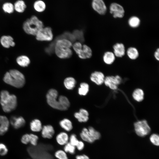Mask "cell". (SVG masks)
I'll list each match as a JSON object with an SVG mask.
<instances>
[{
  "label": "cell",
  "instance_id": "obj_13",
  "mask_svg": "<svg viewBox=\"0 0 159 159\" xmlns=\"http://www.w3.org/2000/svg\"><path fill=\"white\" fill-rule=\"evenodd\" d=\"M113 52L116 57L122 58L126 54V49L124 44L120 42L115 44L112 47Z\"/></svg>",
  "mask_w": 159,
  "mask_h": 159
},
{
  "label": "cell",
  "instance_id": "obj_26",
  "mask_svg": "<svg viewBox=\"0 0 159 159\" xmlns=\"http://www.w3.org/2000/svg\"><path fill=\"white\" fill-rule=\"evenodd\" d=\"M76 83L75 79L71 77H67L64 81V84L65 87L68 90H72L75 87Z\"/></svg>",
  "mask_w": 159,
  "mask_h": 159
},
{
  "label": "cell",
  "instance_id": "obj_8",
  "mask_svg": "<svg viewBox=\"0 0 159 159\" xmlns=\"http://www.w3.org/2000/svg\"><path fill=\"white\" fill-rule=\"evenodd\" d=\"M134 127L136 133L140 137H144L148 135L151 131L150 127L145 120L136 122L134 124Z\"/></svg>",
  "mask_w": 159,
  "mask_h": 159
},
{
  "label": "cell",
  "instance_id": "obj_40",
  "mask_svg": "<svg viewBox=\"0 0 159 159\" xmlns=\"http://www.w3.org/2000/svg\"><path fill=\"white\" fill-rule=\"evenodd\" d=\"M29 134H26L23 135L21 139V143L24 144H27L29 143Z\"/></svg>",
  "mask_w": 159,
  "mask_h": 159
},
{
  "label": "cell",
  "instance_id": "obj_22",
  "mask_svg": "<svg viewBox=\"0 0 159 159\" xmlns=\"http://www.w3.org/2000/svg\"><path fill=\"white\" fill-rule=\"evenodd\" d=\"M126 54L131 60H135L138 58L139 53L138 49L134 47H130L126 50Z\"/></svg>",
  "mask_w": 159,
  "mask_h": 159
},
{
  "label": "cell",
  "instance_id": "obj_27",
  "mask_svg": "<svg viewBox=\"0 0 159 159\" xmlns=\"http://www.w3.org/2000/svg\"><path fill=\"white\" fill-rule=\"evenodd\" d=\"M60 127L67 132L71 131L73 128L72 124L71 121L67 118H64L60 121L59 122Z\"/></svg>",
  "mask_w": 159,
  "mask_h": 159
},
{
  "label": "cell",
  "instance_id": "obj_42",
  "mask_svg": "<svg viewBox=\"0 0 159 159\" xmlns=\"http://www.w3.org/2000/svg\"><path fill=\"white\" fill-rule=\"evenodd\" d=\"M76 159H90L89 157L85 154L77 155L75 157Z\"/></svg>",
  "mask_w": 159,
  "mask_h": 159
},
{
  "label": "cell",
  "instance_id": "obj_19",
  "mask_svg": "<svg viewBox=\"0 0 159 159\" xmlns=\"http://www.w3.org/2000/svg\"><path fill=\"white\" fill-rule=\"evenodd\" d=\"M10 122L15 129H18L24 126L25 121L21 116L18 117L13 116L10 120Z\"/></svg>",
  "mask_w": 159,
  "mask_h": 159
},
{
  "label": "cell",
  "instance_id": "obj_5",
  "mask_svg": "<svg viewBox=\"0 0 159 159\" xmlns=\"http://www.w3.org/2000/svg\"><path fill=\"white\" fill-rule=\"evenodd\" d=\"M72 47L79 57L82 59H89L92 56V52L91 48L86 44H82L80 42H74Z\"/></svg>",
  "mask_w": 159,
  "mask_h": 159
},
{
  "label": "cell",
  "instance_id": "obj_7",
  "mask_svg": "<svg viewBox=\"0 0 159 159\" xmlns=\"http://www.w3.org/2000/svg\"><path fill=\"white\" fill-rule=\"evenodd\" d=\"M58 95L57 91L54 89L49 90L47 94V101L48 104L52 108L62 111L59 101L57 99Z\"/></svg>",
  "mask_w": 159,
  "mask_h": 159
},
{
  "label": "cell",
  "instance_id": "obj_16",
  "mask_svg": "<svg viewBox=\"0 0 159 159\" xmlns=\"http://www.w3.org/2000/svg\"><path fill=\"white\" fill-rule=\"evenodd\" d=\"M41 131L42 137L45 139H52L55 134L53 127L49 125L44 126Z\"/></svg>",
  "mask_w": 159,
  "mask_h": 159
},
{
  "label": "cell",
  "instance_id": "obj_28",
  "mask_svg": "<svg viewBox=\"0 0 159 159\" xmlns=\"http://www.w3.org/2000/svg\"><path fill=\"white\" fill-rule=\"evenodd\" d=\"M141 21L140 19L137 16H132L130 17L128 21L129 26L132 28H136L140 25Z\"/></svg>",
  "mask_w": 159,
  "mask_h": 159
},
{
  "label": "cell",
  "instance_id": "obj_9",
  "mask_svg": "<svg viewBox=\"0 0 159 159\" xmlns=\"http://www.w3.org/2000/svg\"><path fill=\"white\" fill-rule=\"evenodd\" d=\"M37 40L39 41H52L53 38V34L51 28L44 26L41 29L36 35Z\"/></svg>",
  "mask_w": 159,
  "mask_h": 159
},
{
  "label": "cell",
  "instance_id": "obj_15",
  "mask_svg": "<svg viewBox=\"0 0 159 159\" xmlns=\"http://www.w3.org/2000/svg\"><path fill=\"white\" fill-rule=\"evenodd\" d=\"M105 77L102 72L95 71L91 73L90 79L92 81L97 85H100L104 83Z\"/></svg>",
  "mask_w": 159,
  "mask_h": 159
},
{
  "label": "cell",
  "instance_id": "obj_35",
  "mask_svg": "<svg viewBox=\"0 0 159 159\" xmlns=\"http://www.w3.org/2000/svg\"><path fill=\"white\" fill-rule=\"evenodd\" d=\"M54 156L57 159H69L67 153L62 150L59 149L56 151Z\"/></svg>",
  "mask_w": 159,
  "mask_h": 159
},
{
  "label": "cell",
  "instance_id": "obj_36",
  "mask_svg": "<svg viewBox=\"0 0 159 159\" xmlns=\"http://www.w3.org/2000/svg\"><path fill=\"white\" fill-rule=\"evenodd\" d=\"M150 140L153 145L158 146L159 145V136L156 134H153L150 137Z\"/></svg>",
  "mask_w": 159,
  "mask_h": 159
},
{
  "label": "cell",
  "instance_id": "obj_21",
  "mask_svg": "<svg viewBox=\"0 0 159 159\" xmlns=\"http://www.w3.org/2000/svg\"><path fill=\"white\" fill-rule=\"evenodd\" d=\"M69 137L66 132H62L58 134L56 137L57 144L61 146L64 145L69 141Z\"/></svg>",
  "mask_w": 159,
  "mask_h": 159
},
{
  "label": "cell",
  "instance_id": "obj_10",
  "mask_svg": "<svg viewBox=\"0 0 159 159\" xmlns=\"http://www.w3.org/2000/svg\"><path fill=\"white\" fill-rule=\"evenodd\" d=\"M110 12L115 18H122L125 15V11L123 7L116 3H112L110 6Z\"/></svg>",
  "mask_w": 159,
  "mask_h": 159
},
{
  "label": "cell",
  "instance_id": "obj_29",
  "mask_svg": "<svg viewBox=\"0 0 159 159\" xmlns=\"http://www.w3.org/2000/svg\"><path fill=\"white\" fill-rule=\"evenodd\" d=\"M62 111L67 110L70 106V103L68 98L63 95L60 96L58 98Z\"/></svg>",
  "mask_w": 159,
  "mask_h": 159
},
{
  "label": "cell",
  "instance_id": "obj_31",
  "mask_svg": "<svg viewBox=\"0 0 159 159\" xmlns=\"http://www.w3.org/2000/svg\"><path fill=\"white\" fill-rule=\"evenodd\" d=\"M33 7L36 11L39 12H41L45 10L46 6L43 1L41 0H38L34 2Z\"/></svg>",
  "mask_w": 159,
  "mask_h": 159
},
{
  "label": "cell",
  "instance_id": "obj_39",
  "mask_svg": "<svg viewBox=\"0 0 159 159\" xmlns=\"http://www.w3.org/2000/svg\"><path fill=\"white\" fill-rule=\"evenodd\" d=\"M8 152V149L4 144L0 143V155L4 156L6 155Z\"/></svg>",
  "mask_w": 159,
  "mask_h": 159
},
{
  "label": "cell",
  "instance_id": "obj_1",
  "mask_svg": "<svg viewBox=\"0 0 159 159\" xmlns=\"http://www.w3.org/2000/svg\"><path fill=\"white\" fill-rule=\"evenodd\" d=\"M72 43L65 38L58 39L55 42L54 51L56 55L61 59H67L71 57L73 54L71 49Z\"/></svg>",
  "mask_w": 159,
  "mask_h": 159
},
{
  "label": "cell",
  "instance_id": "obj_20",
  "mask_svg": "<svg viewBox=\"0 0 159 159\" xmlns=\"http://www.w3.org/2000/svg\"><path fill=\"white\" fill-rule=\"evenodd\" d=\"M116 58L113 52L107 51L104 53L102 57V59L103 62L105 64L110 65L114 62Z\"/></svg>",
  "mask_w": 159,
  "mask_h": 159
},
{
  "label": "cell",
  "instance_id": "obj_43",
  "mask_svg": "<svg viewBox=\"0 0 159 159\" xmlns=\"http://www.w3.org/2000/svg\"><path fill=\"white\" fill-rule=\"evenodd\" d=\"M154 56L155 59L158 61L159 60V48H157L154 53Z\"/></svg>",
  "mask_w": 159,
  "mask_h": 159
},
{
  "label": "cell",
  "instance_id": "obj_37",
  "mask_svg": "<svg viewBox=\"0 0 159 159\" xmlns=\"http://www.w3.org/2000/svg\"><path fill=\"white\" fill-rule=\"evenodd\" d=\"M29 135V143L34 146L37 145L39 139L37 135L33 134H30Z\"/></svg>",
  "mask_w": 159,
  "mask_h": 159
},
{
  "label": "cell",
  "instance_id": "obj_3",
  "mask_svg": "<svg viewBox=\"0 0 159 159\" xmlns=\"http://www.w3.org/2000/svg\"><path fill=\"white\" fill-rule=\"evenodd\" d=\"M0 97V103L4 112L9 113L16 109L17 99L15 95L10 94L7 91L3 90L1 92Z\"/></svg>",
  "mask_w": 159,
  "mask_h": 159
},
{
  "label": "cell",
  "instance_id": "obj_11",
  "mask_svg": "<svg viewBox=\"0 0 159 159\" xmlns=\"http://www.w3.org/2000/svg\"><path fill=\"white\" fill-rule=\"evenodd\" d=\"M121 81V78L119 75L109 76L105 77L104 83L111 89L116 90Z\"/></svg>",
  "mask_w": 159,
  "mask_h": 159
},
{
  "label": "cell",
  "instance_id": "obj_12",
  "mask_svg": "<svg viewBox=\"0 0 159 159\" xmlns=\"http://www.w3.org/2000/svg\"><path fill=\"white\" fill-rule=\"evenodd\" d=\"M92 7L93 9L101 15H105L107 11V8L103 0H92Z\"/></svg>",
  "mask_w": 159,
  "mask_h": 159
},
{
  "label": "cell",
  "instance_id": "obj_32",
  "mask_svg": "<svg viewBox=\"0 0 159 159\" xmlns=\"http://www.w3.org/2000/svg\"><path fill=\"white\" fill-rule=\"evenodd\" d=\"M89 89V85L83 82L80 83V87L78 89V93L80 95L85 96L88 93Z\"/></svg>",
  "mask_w": 159,
  "mask_h": 159
},
{
  "label": "cell",
  "instance_id": "obj_2",
  "mask_svg": "<svg viewBox=\"0 0 159 159\" xmlns=\"http://www.w3.org/2000/svg\"><path fill=\"white\" fill-rule=\"evenodd\" d=\"M3 80L6 83L17 88H22L25 83L24 75L15 69L7 72L4 75Z\"/></svg>",
  "mask_w": 159,
  "mask_h": 159
},
{
  "label": "cell",
  "instance_id": "obj_33",
  "mask_svg": "<svg viewBox=\"0 0 159 159\" xmlns=\"http://www.w3.org/2000/svg\"><path fill=\"white\" fill-rule=\"evenodd\" d=\"M2 9L5 13L9 14L12 13L14 10V4L8 2L3 4Z\"/></svg>",
  "mask_w": 159,
  "mask_h": 159
},
{
  "label": "cell",
  "instance_id": "obj_38",
  "mask_svg": "<svg viewBox=\"0 0 159 159\" xmlns=\"http://www.w3.org/2000/svg\"><path fill=\"white\" fill-rule=\"evenodd\" d=\"M79 140L77 138V135L74 134H72L69 137V142L76 147Z\"/></svg>",
  "mask_w": 159,
  "mask_h": 159
},
{
  "label": "cell",
  "instance_id": "obj_25",
  "mask_svg": "<svg viewBox=\"0 0 159 159\" xmlns=\"http://www.w3.org/2000/svg\"><path fill=\"white\" fill-rule=\"evenodd\" d=\"M42 127L41 122L37 119L32 120L30 123V128L34 132H39L41 131Z\"/></svg>",
  "mask_w": 159,
  "mask_h": 159
},
{
  "label": "cell",
  "instance_id": "obj_23",
  "mask_svg": "<svg viewBox=\"0 0 159 159\" xmlns=\"http://www.w3.org/2000/svg\"><path fill=\"white\" fill-rule=\"evenodd\" d=\"M16 62L19 66L25 67H28L31 62L29 58L26 55H21L16 59Z\"/></svg>",
  "mask_w": 159,
  "mask_h": 159
},
{
  "label": "cell",
  "instance_id": "obj_30",
  "mask_svg": "<svg viewBox=\"0 0 159 159\" xmlns=\"http://www.w3.org/2000/svg\"><path fill=\"white\" fill-rule=\"evenodd\" d=\"M132 96L133 99L135 101L140 102L143 100L144 93L141 89L137 88L134 90Z\"/></svg>",
  "mask_w": 159,
  "mask_h": 159
},
{
  "label": "cell",
  "instance_id": "obj_24",
  "mask_svg": "<svg viewBox=\"0 0 159 159\" xmlns=\"http://www.w3.org/2000/svg\"><path fill=\"white\" fill-rule=\"evenodd\" d=\"M14 9L19 13H22L26 8V5L23 0H18L14 4Z\"/></svg>",
  "mask_w": 159,
  "mask_h": 159
},
{
  "label": "cell",
  "instance_id": "obj_34",
  "mask_svg": "<svg viewBox=\"0 0 159 159\" xmlns=\"http://www.w3.org/2000/svg\"><path fill=\"white\" fill-rule=\"evenodd\" d=\"M64 146L63 150L66 153H68L72 155L75 154L76 149L75 146L69 142Z\"/></svg>",
  "mask_w": 159,
  "mask_h": 159
},
{
  "label": "cell",
  "instance_id": "obj_6",
  "mask_svg": "<svg viewBox=\"0 0 159 159\" xmlns=\"http://www.w3.org/2000/svg\"><path fill=\"white\" fill-rule=\"evenodd\" d=\"M80 136L83 141L91 143L99 139L101 134L93 127L90 126L88 128H83L80 134Z\"/></svg>",
  "mask_w": 159,
  "mask_h": 159
},
{
  "label": "cell",
  "instance_id": "obj_41",
  "mask_svg": "<svg viewBox=\"0 0 159 159\" xmlns=\"http://www.w3.org/2000/svg\"><path fill=\"white\" fill-rule=\"evenodd\" d=\"M85 146L84 142L82 140H79V141L76 146V148L77 149L80 151L83 150Z\"/></svg>",
  "mask_w": 159,
  "mask_h": 159
},
{
  "label": "cell",
  "instance_id": "obj_17",
  "mask_svg": "<svg viewBox=\"0 0 159 159\" xmlns=\"http://www.w3.org/2000/svg\"><path fill=\"white\" fill-rule=\"evenodd\" d=\"M75 117L80 122H85L89 119V114L86 110L81 108L79 111L76 112L74 114Z\"/></svg>",
  "mask_w": 159,
  "mask_h": 159
},
{
  "label": "cell",
  "instance_id": "obj_14",
  "mask_svg": "<svg viewBox=\"0 0 159 159\" xmlns=\"http://www.w3.org/2000/svg\"><path fill=\"white\" fill-rule=\"evenodd\" d=\"M0 43L1 46L5 48L14 47L15 43L12 37L9 35H4L0 38Z\"/></svg>",
  "mask_w": 159,
  "mask_h": 159
},
{
  "label": "cell",
  "instance_id": "obj_4",
  "mask_svg": "<svg viewBox=\"0 0 159 159\" xmlns=\"http://www.w3.org/2000/svg\"><path fill=\"white\" fill-rule=\"evenodd\" d=\"M44 27L43 22L35 15L26 19L22 25L23 29L26 33L34 36Z\"/></svg>",
  "mask_w": 159,
  "mask_h": 159
},
{
  "label": "cell",
  "instance_id": "obj_18",
  "mask_svg": "<svg viewBox=\"0 0 159 159\" xmlns=\"http://www.w3.org/2000/svg\"><path fill=\"white\" fill-rule=\"evenodd\" d=\"M9 121L7 117L0 115V135H4L8 130Z\"/></svg>",
  "mask_w": 159,
  "mask_h": 159
}]
</instances>
